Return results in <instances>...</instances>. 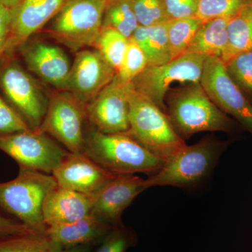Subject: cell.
Masks as SVG:
<instances>
[{
	"mask_svg": "<svg viewBox=\"0 0 252 252\" xmlns=\"http://www.w3.org/2000/svg\"><path fill=\"white\" fill-rule=\"evenodd\" d=\"M83 153L114 175L158 172L165 162L126 132L104 134L94 127L86 132Z\"/></svg>",
	"mask_w": 252,
	"mask_h": 252,
	"instance_id": "cell-1",
	"label": "cell"
},
{
	"mask_svg": "<svg viewBox=\"0 0 252 252\" xmlns=\"http://www.w3.org/2000/svg\"><path fill=\"white\" fill-rule=\"evenodd\" d=\"M228 142L207 136L193 145H186L164 163L157 173L146 179L147 189L154 187L193 188L212 175Z\"/></svg>",
	"mask_w": 252,
	"mask_h": 252,
	"instance_id": "cell-2",
	"label": "cell"
},
{
	"mask_svg": "<svg viewBox=\"0 0 252 252\" xmlns=\"http://www.w3.org/2000/svg\"><path fill=\"white\" fill-rule=\"evenodd\" d=\"M167 104V115L184 140L200 132L237 130L236 122L212 102L200 83L175 91L170 94Z\"/></svg>",
	"mask_w": 252,
	"mask_h": 252,
	"instance_id": "cell-3",
	"label": "cell"
},
{
	"mask_svg": "<svg viewBox=\"0 0 252 252\" xmlns=\"http://www.w3.org/2000/svg\"><path fill=\"white\" fill-rule=\"evenodd\" d=\"M127 135L166 162L187 145L176 132L166 112L141 94L131 84Z\"/></svg>",
	"mask_w": 252,
	"mask_h": 252,
	"instance_id": "cell-4",
	"label": "cell"
},
{
	"mask_svg": "<svg viewBox=\"0 0 252 252\" xmlns=\"http://www.w3.org/2000/svg\"><path fill=\"white\" fill-rule=\"evenodd\" d=\"M57 186L52 175L20 168L14 180L0 183V207L31 230L46 233L43 206Z\"/></svg>",
	"mask_w": 252,
	"mask_h": 252,
	"instance_id": "cell-5",
	"label": "cell"
},
{
	"mask_svg": "<svg viewBox=\"0 0 252 252\" xmlns=\"http://www.w3.org/2000/svg\"><path fill=\"white\" fill-rule=\"evenodd\" d=\"M109 0H67L50 23L48 32L60 43L78 51L94 45L103 27Z\"/></svg>",
	"mask_w": 252,
	"mask_h": 252,
	"instance_id": "cell-6",
	"label": "cell"
},
{
	"mask_svg": "<svg viewBox=\"0 0 252 252\" xmlns=\"http://www.w3.org/2000/svg\"><path fill=\"white\" fill-rule=\"evenodd\" d=\"M206 58L186 52L160 65L147 66L132 81L134 89L166 112L165 100L167 91L175 82L198 84Z\"/></svg>",
	"mask_w": 252,
	"mask_h": 252,
	"instance_id": "cell-7",
	"label": "cell"
},
{
	"mask_svg": "<svg viewBox=\"0 0 252 252\" xmlns=\"http://www.w3.org/2000/svg\"><path fill=\"white\" fill-rule=\"evenodd\" d=\"M86 106L70 93L51 96L42 124L38 129L63 144L71 153H83L85 143Z\"/></svg>",
	"mask_w": 252,
	"mask_h": 252,
	"instance_id": "cell-8",
	"label": "cell"
},
{
	"mask_svg": "<svg viewBox=\"0 0 252 252\" xmlns=\"http://www.w3.org/2000/svg\"><path fill=\"white\" fill-rule=\"evenodd\" d=\"M0 150L12 158L20 168L49 175L69 152L39 130L0 136Z\"/></svg>",
	"mask_w": 252,
	"mask_h": 252,
	"instance_id": "cell-9",
	"label": "cell"
},
{
	"mask_svg": "<svg viewBox=\"0 0 252 252\" xmlns=\"http://www.w3.org/2000/svg\"><path fill=\"white\" fill-rule=\"evenodd\" d=\"M200 86L212 102L252 133V104L230 77L226 65L219 58H206Z\"/></svg>",
	"mask_w": 252,
	"mask_h": 252,
	"instance_id": "cell-10",
	"label": "cell"
},
{
	"mask_svg": "<svg viewBox=\"0 0 252 252\" xmlns=\"http://www.w3.org/2000/svg\"><path fill=\"white\" fill-rule=\"evenodd\" d=\"M0 86L10 105L30 128L38 130L45 117L49 101L36 80L18 63L12 62L0 71Z\"/></svg>",
	"mask_w": 252,
	"mask_h": 252,
	"instance_id": "cell-11",
	"label": "cell"
},
{
	"mask_svg": "<svg viewBox=\"0 0 252 252\" xmlns=\"http://www.w3.org/2000/svg\"><path fill=\"white\" fill-rule=\"evenodd\" d=\"M131 84L117 74L86 107V117L94 130L104 134L124 133L129 129V91Z\"/></svg>",
	"mask_w": 252,
	"mask_h": 252,
	"instance_id": "cell-12",
	"label": "cell"
},
{
	"mask_svg": "<svg viewBox=\"0 0 252 252\" xmlns=\"http://www.w3.org/2000/svg\"><path fill=\"white\" fill-rule=\"evenodd\" d=\"M117 74L97 50H81L71 67L66 91L86 107Z\"/></svg>",
	"mask_w": 252,
	"mask_h": 252,
	"instance_id": "cell-13",
	"label": "cell"
},
{
	"mask_svg": "<svg viewBox=\"0 0 252 252\" xmlns=\"http://www.w3.org/2000/svg\"><path fill=\"white\" fill-rule=\"evenodd\" d=\"M147 189L146 180L139 176H116L94 195L91 214L110 226L123 225L124 211Z\"/></svg>",
	"mask_w": 252,
	"mask_h": 252,
	"instance_id": "cell-14",
	"label": "cell"
},
{
	"mask_svg": "<svg viewBox=\"0 0 252 252\" xmlns=\"http://www.w3.org/2000/svg\"><path fill=\"white\" fill-rule=\"evenodd\" d=\"M61 188L94 196L116 176L84 153L68 152L51 174Z\"/></svg>",
	"mask_w": 252,
	"mask_h": 252,
	"instance_id": "cell-15",
	"label": "cell"
},
{
	"mask_svg": "<svg viewBox=\"0 0 252 252\" xmlns=\"http://www.w3.org/2000/svg\"><path fill=\"white\" fill-rule=\"evenodd\" d=\"M67 0H18L13 7L12 22L6 51L22 45L61 11Z\"/></svg>",
	"mask_w": 252,
	"mask_h": 252,
	"instance_id": "cell-16",
	"label": "cell"
},
{
	"mask_svg": "<svg viewBox=\"0 0 252 252\" xmlns=\"http://www.w3.org/2000/svg\"><path fill=\"white\" fill-rule=\"evenodd\" d=\"M23 55L30 70L50 85L61 90L67 89L72 65L61 48L36 42L27 46Z\"/></svg>",
	"mask_w": 252,
	"mask_h": 252,
	"instance_id": "cell-17",
	"label": "cell"
},
{
	"mask_svg": "<svg viewBox=\"0 0 252 252\" xmlns=\"http://www.w3.org/2000/svg\"><path fill=\"white\" fill-rule=\"evenodd\" d=\"M94 196L57 187L46 196L43 218L46 226L67 224L90 215Z\"/></svg>",
	"mask_w": 252,
	"mask_h": 252,
	"instance_id": "cell-18",
	"label": "cell"
},
{
	"mask_svg": "<svg viewBox=\"0 0 252 252\" xmlns=\"http://www.w3.org/2000/svg\"><path fill=\"white\" fill-rule=\"evenodd\" d=\"M113 227L92 214L72 223L48 227L46 233L63 249L99 245Z\"/></svg>",
	"mask_w": 252,
	"mask_h": 252,
	"instance_id": "cell-19",
	"label": "cell"
},
{
	"mask_svg": "<svg viewBox=\"0 0 252 252\" xmlns=\"http://www.w3.org/2000/svg\"><path fill=\"white\" fill-rule=\"evenodd\" d=\"M229 19L216 18L203 22L187 52L200 55L205 58L221 59L228 47Z\"/></svg>",
	"mask_w": 252,
	"mask_h": 252,
	"instance_id": "cell-20",
	"label": "cell"
},
{
	"mask_svg": "<svg viewBox=\"0 0 252 252\" xmlns=\"http://www.w3.org/2000/svg\"><path fill=\"white\" fill-rule=\"evenodd\" d=\"M167 23L149 27L139 26L130 38L144 51L147 66L160 65L172 60L167 38Z\"/></svg>",
	"mask_w": 252,
	"mask_h": 252,
	"instance_id": "cell-21",
	"label": "cell"
},
{
	"mask_svg": "<svg viewBox=\"0 0 252 252\" xmlns=\"http://www.w3.org/2000/svg\"><path fill=\"white\" fill-rule=\"evenodd\" d=\"M228 44L221 60L226 63L240 53L252 51V3H247L230 18Z\"/></svg>",
	"mask_w": 252,
	"mask_h": 252,
	"instance_id": "cell-22",
	"label": "cell"
},
{
	"mask_svg": "<svg viewBox=\"0 0 252 252\" xmlns=\"http://www.w3.org/2000/svg\"><path fill=\"white\" fill-rule=\"evenodd\" d=\"M63 250L46 233L28 231L0 237V252H62Z\"/></svg>",
	"mask_w": 252,
	"mask_h": 252,
	"instance_id": "cell-23",
	"label": "cell"
},
{
	"mask_svg": "<svg viewBox=\"0 0 252 252\" xmlns=\"http://www.w3.org/2000/svg\"><path fill=\"white\" fill-rule=\"evenodd\" d=\"M139 26L132 0H109L104 12L103 27L114 28L130 39Z\"/></svg>",
	"mask_w": 252,
	"mask_h": 252,
	"instance_id": "cell-24",
	"label": "cell"
},
{
	"mask_svg": "<svg viewBox=\"0 0 252 252\" xmlns=\"http://www.w3.org/2000/svg\"><path fill=\"white\" fill-rule=\"evenodd\" d=\"M203 23L195 16L167 23V38L172 60L187 52Z\"/></svg>",
	"mask_w": 252,
	"mask_h": 252,
	"instance_id": "cell-25",
	"label": "cell"
},
{
	"mask_svg": "<svg viewBox=\"0 0 252 252\" xmlns=\"http://www.w3.org/2000/svg\"><path fill=\"white\" fill-rule=\"evenodd\" d=\"M128 42L127 38L114 28L102 27L94 46L117 72L125 56Z\"/></svg>",
	"mask_w": 252,
	"mask_h": 252,
	"instance_id": "cell-26",
	"label": "cell"
},
{
	"mask_svg": "<svg viewBox=\"0 0 252 252\" xmlns=\"http://www.w3.org/2000/svg\"><path fill=\"white\" fill-rule=\"evenodd\" d=\"M250 0H198L195 17L203 22L216 18H230Z\"/></svg>",
	"mask_w": 252,
	"mask_h": 252,
	"instance_id": "cell-27",
	"label": "cell"
},
{
	"mask_svg": "<svg viewBox=\"0 0 252 252\" xmlns=\"http://www.w3.org/2000/svg\"><path fill=\"white\" fill-rule=\"evenodd\" d=\"M148 62L144 51L133 39H130L117 76L123 82L131 84L143 72Z\"/></svg>",
	"mask_w": 252,
	"mask_h": 252,
	"instance_id": "cell-28",
	"label": "cell"
},
{
	"mask_svg": "<svg viewBox=\"0 0 252 252\" xmlns=\"http://www.w3.org/2000/svg\"><path fill=\"white\" fill-rule=\"evenodd\" d=\"M132 6L139 26H157L169 22L162 0H132Z\"/></svg>",
	"mask_w": 252,
	"mask_h": 252,
	"instance_id": "cell-29",
	"label": "cell"
},
{
	"mask_svg": "<svg viewBox=\"0 0 252 252\" xmlns=\"http://www.w3.org/2000/svg\"><path fill=\"white\" fill-rule=\"evenodd\" d=\"M137 243L135 230L123 224L113 227L94 252H128Z\"/></svg>",
	"mask_w": 252,
	"mask_h": 252,
	"instance_id": "cell-30",
	"label": "cell"
},
{
	"mask_svg": "<svg viewBox=\"0 0 252 252\" xmlns=\"http://www.w3.org/2000/svg\"><path fill=\"white\" fill-rule=\"evenodd\" d=\"M225 64L239 87L252 96V51L240 53Z\"/></svg>",
	"mask_w": 252,
	"mask_h": 252,
	"instance_id": "cell-31",
	"label": "cell"
},
{
	"mask_svg": "<svg viewBox=\"0 0 252 252\" xmlns=\"http://www.w3.org/2000/svg\"><path fill=\"white\" fill-rule=\"evenodd\" d=\"M31 130L22 117L0 96V136Z\"/></svg>",
	"mask_w": 252,
	"mask_h": 252,
	"instance_id": "cell-32",
	"label": "cell"
},
{
	"mask_svg": "<svg viewBox=\"0 0 252 252\" xmlns=\"http://www.w3.org/2000/svg\"><path fill=\"white\" fill-rule=\"evenodd\" d=\"M167 16L172 20L195 16L198 0H162Z\"/></svg>",
	"mask_w": 252,
	"mask_h": 252,
	"instance_id": "cell-33",
	"label": "cell"
},
{
	"mask_svg": "<svg viewBox=\"0 0 252 252\" xmlns=\"http://www.w3.org/2000/svg\"><path fill=\"white\" fill-rule=\"evenodd\" d=\"M13 7L0 3V56L6 51L13 17Z\"/></svg>",
	"mask_w": 252,
	"mask_h": 252,
	"instance_id": "cell-34",
	"label": "cell"
},
{
	"mask_svg": "<svg viewBox=\"0 0 252 252\" xmlns=\"http://www.w3.org/2000/svg\"><path fill=\"white\" fill-rule=\"evenodd\" d=\"M28 231L34 230H31L21 222L16 221L0 215V237L18 234Z\"/></svg>",
	"mask_w": 252,
	"mask_h": 252,
	"instance_id": "cell-35",
	"label": "cell"
},
{
	"mask_svg": "<svg viewBox=\"0 0 252 252\" xmlns=\"http://www.w3.org/2000/svg\"><path fill=\"white\" fill-rule=\"evenodd\" d=\"M92 245H80L74 248L63 249L62 252H92Z\"/></svg>",
	"mask_w": 252,
	"mask_h": 252,
	"instance_id": "cell-36",
	"label": "cell"
},
{
	"mask_svg": "<svg viewBox=\"0 0 252 252\" xmlns=\"http://www.w3.org/2000/svg\"><path fill=\"white\" fill-rule=\"evenodd\" d=\"M18 1V0H0L1 4H7L12 6H14Z\"/></svg>",
	"mask_w": 252,
	"mask_h": 252,
	"instance_id": "cell-37",
	"label": "cell"
},
{
	"mask_svg": "<svg viewBox=\"0 0 252 252\" xmlns=\"http://www.w3.org/2000/svg\"><path fill=\"white\" fill-rule=\"evenodd\" d=\"M250 2L252 3V0H250Z\"/></svg>",
	"mask_w": 252,
	"mask_h": 252,
	"instance_id": "cell-38",
	"label": "cell"
}]
</instances>
